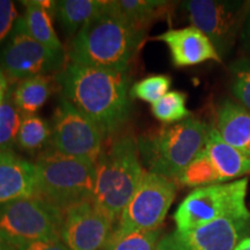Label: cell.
<instances>
[{
  "label": "cell",
  "instance_id": "6da1fadb",
  "mask_svg": "<svg viewBox=\"0 0 250 250\" xmlns=\"http://www.w3.org/2000/svg\"><path fill=\"white\" fill-rule=\"evenodd\" d=\"M62 98L95 123L112 133L130 116V79L126 72L107 71L71 62L58 76Z\"/></svg>",
  "mask_w": 250,
  "mask_h": 250
},
{
  "label": "cell",
  "instance_id": "7a4b0ae2",
  "mask_svg": "<svg viewBox=\"0 0 250 250\" xmlns=\"http://www.w3.org/2000/svg\"><path fill=\"white\" fill-rule=\"evenodd\" d=\"M145 31L105 9L88 21L71 42L72 62L107 71L125 72Z\"/></svg>",
  "mask_w": 250,
  "mask_h": 250
},
{
  "label": "cell",
  "instance_id": "3957f363",
  "mask_svg": "<svg viewBox=\"0 0 250 250\" xmlns=\"http://www.w3.org/2000/svg\"><path fill=\"white\" fill-rule=\"evenodd\" d=\"M93 202L116 223L138 188L145 171L139 160L138 142L131 136L103 146L96 161Z\"/></svg>",
  "mask_w": 250,
  "mask_h": 250
},
{
  "label": "cell",
  "instance_id": "277c9868",
  "mask_svg": "<svg viewBox=\"0 0 250 250\" xmlns=\"http://www.w3.org/2000/svg\"><path fill=\"white\" fill-rule=\"evenodd\" d=\"M210 129L193 117L164 125L139 137V154L151 173L175 180L205 148Z\"/></svg>",
  "mask_w": 250,
  "mask_h": 250
},
{
  "label": "cell",
  "instance_id": "5b68a950",
  "mask_svg": "<svg viewBox=\"0 0 250 250\" xmlns=\"http://www.w3.org/2000/svg\"><path fill=\"white\" fill-rule=\"evenodd\" d=\"M36 170V196L62 211L93 198L96 179L93 161L52 151L40 156Z\"/></svg>",
  "mask_w": 250,
  "mask_h": 250
},
{
  "label": "cell",
  "instance_id": "8992f818",
  "mask_svg": "<svg viewBox=\"0 0 250 250\" xmlns=\"http://www.w3.org/2000/svg\"><path fill=\"white\" fill-rule=\"evenodd\" d=\"M247 189L248 179L196 188L175 212L176 230H190L221 218L250 219Z\"/></svg>",
  "mask_w": 250,
  "mask_h": 250
},
{
  "label": "cell",
  "instance_id": "52a82bcc",
  "mask_svg": "<svg viewBox=\"0 0 250 250\" xmlns=\"http://www.w3.org/2000/svg\"><path fill=\"white\" fill-rule=\"evenodd\" d=\"M62 221L64 211L39 196L0 205V236L14 247L61 240Z\"/></svg>",
  "mask_w": 250,
  "mask_h": 250
},
{
  "label": "cell",
  "instance_id": "ba28073f",
  "mask_svg": "<svg viewBox=\"0 0 250 250\" xmlns=\"http://www.w3.org/2000/svg\"><path fill=\"white\" fill-rule=\"evenodd\" d=\"M192 27L205 34L221 61L232 52L250 11V1L191 0L183 2Z\"/></svg>",
  "mask_w": 250,
  "mask_h": 250
},
{
  "label": "cell",
  "instance_id": "9c48e42d",
  "mask_svg": "<svg viewBox=\"0 0 250 250\" xmlns=\"http://www.w3.org/2000/svg\"><path fill=\"white\" fill-rule=\"evenodd\" d=\"M176 182L151 171L144 173L138 188L122 212L120 233L159 229L176 196Z\"/></svg>",
  "mask_w": 250,
  "mask_h": 250
},
{
  "label": "cell",
  "instance_id": "30bf717a",
  "mask_svg": "<svg viewBox=\"0 0 250 250\" xmlns=\"http://www.w3.org/2000/svg\"><path fill=\"white\" fill-rule=\"evenodd\" d=\"M64 51H54L34 40L21 20L15 22L8 42L0 52V65L12 79L48 76L62 70Z\"/></svg>",
  "mask_w": 250,
  "mask_h": 250
},
{
  "label": "cell",
  "instance_id": "8fae6325",
  "mask_svg": "<svg viewBox=\"0 0 250 250\" xmlns=\"http://www.w3.org/2000/svg\"><path fill=\"white\" fill-rule=\"evenodd\" d=\"M102 130L62 96L54 116L51 143L62 154L96 164L103 148Z\"/></svg>",
  "mask_w": 250,
  "mask_h": 250
},
{
  "label": "cell",
  "instance_id": "7c38bea8",
  "mask_svg": "<svg viewBox=\"0 0 250 250\" xmlns=\"http://www.w3.org/2000/svg\"><path fill=\"white\" fill-rule=\"evenodd\" d=\"M114 221L93 199L64 211L61 240L70 250H101L114 233Z\"/></svg>",
  "mask_w": 250,
  "mask_h": 250
},
{
  "label": "cell",
  "instance_id": "4fadbf2b",
  "mask_svg": "<svg viewBox=\"0 0 250 250\" xmlns=\"http://www.w3.org/2000/svg\"><path fill=\"white\" fill-rule=\"evenodd\" d=\"M250 234V219L221 218L169 234L175 250H234Z\"/></svg>",
  "mask_w": 250,
  "mask_h": 250
},
{
  "label": "cell",
  "instance_id": "5bb4252c",
  "mask_svg": "<svg viewBox=\"0 0 250 250\" xmlns=\"http://www.w3.org/2000/svg\"><path fill=\"white\" fill-rule=\"evenodd\" d=\"M154 39L167 44L177 67L191 66L208 61L223 62L208 37L192 26L167 30Z\"/></svg>",
  "mask_w": 250,
  "mask_h": 250
},
{
  "label": "cell",
  "instance_id": "9a60e30c",
  "mask_svg": "<svg viewBox=\"0 0 250 250\" xmlns=\"http://www.w3.org/2000/svg\"><path fill=\"white\" fill-rule=\"evenodd\" d=\"M36 165L0 149V205L36 196Z\"/></svg>",
  "mask_w": 250,
  "mask_h": 250
},
{
  "label": "cell",
  "instance_id": "2e32d148",
  "mask_svg": "<svg viewBox=\"0 0 250 250\" xmlns=\"http://www.w3.org/2000/svg\"><path fill=\"white\" fill-rule=\"evenodd\" d=\"M205 154L217 171L221 183L239 179L250 173V158L221 138L215 127H211L206 142Z\"/></svg>",
  "mask_w": 250,
  "mask_h": 250
},
{
  "label": "cell",
  "instance_id": "e0dca14e",
  "mask_svg": "<svg viewBox=\"0 0 250 250\" xmlns=\"http://www.w3.org/2000/svg\"><path fill=\"white\" fill-rule=\"evenodd\" d=\"M215 129L225 142L250 158V111L243 105L224 100L217 109Z\"/></svg>",
  "mask_w": 250,
  "mask_h": 250
},
{
  "label": "cell",
  "instance_id": "ac0fdd59",
  "mask_svg": "<svg viewBox=\"0 0 250 250\" xmlns=\"http://www.w3.org/2000/svg\"><path fill=\"white\" fill-rule=\"evenodd\" d=\"M24 5V15L20 18L24 29L29 35L54 51H64L57 34L52 27L50 11L55 7V1H30L22 2Z\"/></svg>",
  "mask_w": 250,
  "mask_h": 250
},
{
  "label": "cell",
  "instance_id": "d6986e66",
  "mask_svg": "<svg viewBox=\"0 0 250 250\" xmlns=\"http://www.w3.org/2000/svg\"><path fill=\"white\" fill-rule=\"evenodd\" d=\"M107 6L108 1L101 0H62L55 1L54 12L66 34L73 35L88 21L102 14Z\"/></svg>",
  "mask_w": 250,
  "mask_h": 250
},
{
  "label": "cell",
  "instance_id": "ffe728a7",
  "mask_svg": "<svg viewBox=\"0 0 250 250\" xmlns=\"http://www.w3.org/2000/svg\"><path fill=\"white\" fill-rule=\"evenodd\" d=\"M168 2L161 0H117L108 1L107 9L136 29L145 31L147 24L161 17Z\"/></svg>",
  "mask_w": 250,
  "mask_h": 250
},
{
  "label": "cell",
  "instance_id": "44dd1931",
  "mask_svg": "<svg viewBox=\"0 0 250 250\" xmlns=\"http://www.w3.org/2000/svg\"><path fill=\"white\" fill-rule=\"evenodd\" d=\"M51 94V78L37 76L20 81L13 93V102L19 111L34 115L46 102Z\"/></svg>",
  "mask_w": 250,
  "mask_h": 250
},
{
  "label": "cell",
  "instance_id": "7402d4cb",
  "mask_svg": "<svg viewBox=\"0 0 250 250\" xmlns=\"http://www.w3.org/2000/svg\"><path fill=\"white\" fill-rule=\"evenodd\" d=\"M51 133L48 122L35 115H27L21 121L17 143L26 151H37L44 147Z\"/></svg>",
  "mask_w": 250,
  "mask_h": 250
},
{
  "label": "cell",
  "instance_id": "603a6c76",
  "mask_svg": "<svg viewBox=\"0 0 250 250\" xmlns=\"http://www.w3.org/2000/svg\"><path fill=\"white\" fill-rule=\"evenodd\" d=\"M160 229L120 233L114 230L103 250H155L160 241Z\"/></svg>",
  "mask_w": 250,
  "mask_h": 250
},
{
  "label": "cell",
  "instance_id": "cb8c5ba5",
  "mask_svg": "<svg viewBox=\"0 0 250 250\" xmlns=\"http://www.w3.org/2000/svg\"><path fill=\"white\" fill-rule=\"evenodd\" d=\"M175 182H179L184 187H208L213 184H220L217 171L205 154L204 149L199 153L198 156L181 173Z\"/></svg>",
  "mask_w": 250,
  "mask_h": 250
},
{
  "label": "cell",
  "instance_id": "d4e9b609",
  "mask_svg": "<svg viewBox=\"0 0 250 250\" xmlns=\"http://www.w3.org/2000/svg\"><path fill=\"white\" fill-rule=\"evenodd\" d=\"M187 96L181 92H169L164 98L152 104V112L155 118L164 123H173L189 118L191 112L187 109Z\"/></svg>",
  "mask_w": 250,
  "mask_h": 250
},
{
  "label": "cell",
  "instance_id": "484cf974",
  "mask_svg": "<svg viewBox=\"0 0 250 250\" xmlns=\"http://www.w3.org/2000/svg\"><path fill=\"white\" fill-rule=\"evenodd\" d=\"M11 96H6L0 105V149L11 151L18 139L21 125L20 111L15 107Z\"/></svg>",
  "mask_w": 250,
  "mask_h": 250
},
{
  "label": "cell",
  "instance_id": "4316f807",
  "mask_svg": "<svg viewBox=\"0 0 250 250\" xmlns=\"http://www.w3.org/2000/svg\"><path fill=\"white\" fill-rule=\"evenodd\" d=\"M171 86V79L168 76H151L138 81L130 89V96L142 101L155 103L168 93Z\"/></svg>",
  "mask_w": 250,
  "mask_h": 250
},
{
  "label": "cell",
  "instance_id": "83f0119b",
  "mask_svg": "<svg viewBox=\"0 0 250 250\" xmlns=\"http://www.w3.org/2000/svg\"><path fill=\"white\" fill-rule=\"evenodd\" d=\"M232 73V92L234 96L250 111V61L241 59L229 67Z\"/></svg>",
  "mask_w": 250,
  "mask_h": 250
},
{
  "label": "cell",
  "instance_id": "f1b7e54d",
  "mask_svg": "<svg viewBox=\"0 0 250 250\" xmlns=\"http://www.w3.org/2000/svg\"><path fill=\"white\" fill-rule=\"evenodd\" d=\"M17 17L18 12L14 2L0 0V43L12 33Z\"/></svg>",
  "mask_w": 250,
  "mask_h": 250
},
{
  "label": "cell",
  "instance_id": "f546056e",
  "mask_svg": "<svg viewBox=\"0 0 250 250\" xmlns=\"http://www.w3.org/2000/svg\"><path fill=\"white\" fill-rule=\"evenodd\" d=\"M17 250H70L62 240L51 241H34L15 247Z\"/></svg>",
  "mask_w": 250,
  "mask_h": 250
},
{
  "label": "cell",
  "instance_id": "4dcf8cb0",
  "mask_svg": "<svg viewBox=\"0 0 250 250\" xmlns=\"http://www.w3.org/2000/svg\"><path fill=\"white\" fill-rule=\"evenodd\" d=\"M240 39H241L245 51L250 55V11L248 15H247L245 24H243L241 34H240Z\"/></svg>",
  "mask_w": 250,
  "mask_h": 250
},
{
  "label": "cell",
  "instance_id": "1f68e13d",
  "mask_svg": "<svg viewBox=\"0 0 250 250\" xmlns=\"http://www.w3.org/2000/svg\"><path fill=\"white\" fill-rule=\"evenodd\" d=\"M155 250H175L173 247V243H171L170 236L167 235L162 237L160 241H159L158 247H156Z\"/></svg>",
  "mask_w": 250,
  "mask_h": 250
},
{
  "label": "cell",
  "instance_id": "d6a6232c",
  "mask_svg": "<svg viewBox=\"0 0 250 250\" xmlns=\"http://www.w3.org/2000/svg\"><path fill=\"white\" fill-rule=\"evenodd\" d=\"M7 92V80H6L4 72L0 68V99H5Z\"/></svg>",
  "mask_w": 250,
  "mask_h": 250
},
{
  "label": "cell",
  "instance_id": "836d02e7",
  "mask_svg": "<svg viewBox=\"0 0 250 250\" xmlns=\"http://www.w3.org/2000/svg\"><path fill=\"white\" fill-rule=\"evenodd\" d=\"M234 250H250V236L243 239Z\"/></svg>",
  "mask_w": 250,
  "mask_h": 250
},
{
  "label": "cell",
  "instance_id": "e575fe53",
  "mask_svg": "<svg viewBox=\"0 0 250 250\" xmlns=\"http://www.w3.org/2000/svg\"><path fill=\"white\" fill-rule=\"evenodd\" d=\"M0 250H17L14 246L9 245L7 241H5L1 236H0Z\"/></svg>",
  "mask_w": 250,
  "mask_h": 250
},
{
  "label": "cell",
  "instance_id": "d590c367",
  "mask_svg": "<svg viewBox=\"0 0 250 250\" xmlns=\"http://www.w3.org/2000/svg\"><path fill=\"white\" fill-rule=\"evenodd\" d=\"M4 100H5V99H0V105L2 104V102H4Z\"/></svg>",
  "mask_w": 250,
  "mask_h": 250
}]
</instances>
